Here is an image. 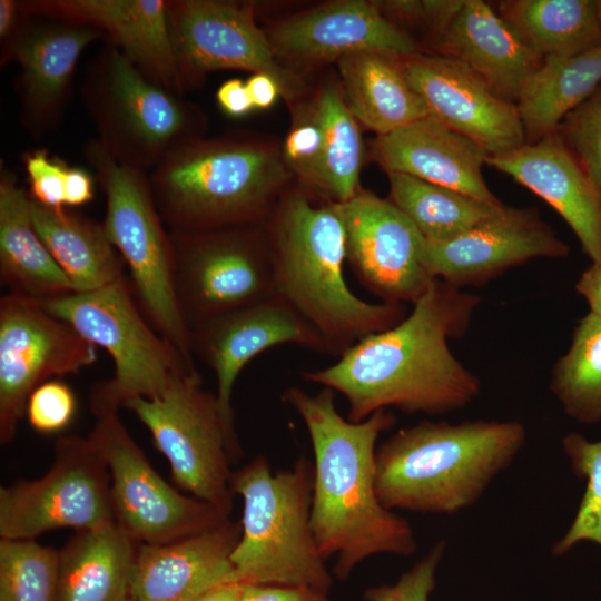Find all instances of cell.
I'll list each match as a JSON object with an SVG mask.
<instances>
[{
  "label": "cell",
  "instance_id": "b9f144b4",
  "mask_svg": "<svg viewBox=\"0 0 601 601\" xmlns=\"http://www.w3.org/2000/svg\"><path fill=\"white\" fill-rule=\"evenodd\" d=\"M29 180V197L37 204L63 210L65 177L68 165L51 157L45 148L32 149L22 155Z\"/></svg>",
  "mask_w": 601,
  "mask_h": 601
},
{
  "label": "cell",
  "instance_id": "30bf717a",
  "mask_svg": "<svg viewBox=\"0 0 601 601\" xmlns=\"http://www.w3.org/2000/svg\"><path fill=\"white\" fill-rule=\"evenodd\" d=\"M201 384L200 374H178L160 395L130 398L124 407L148 428L177 485L229 515L230 464L242 451L216 394Z\"/></svg>",
  "mask_w": 601,
  "mask_h": 601
},
{
  "label": "cell",
  "instance_id": "f907efd6",
  "mask_svg": "<svg viewBox=\"0 0 601 601\" xmlns=\"http://www.w3.org/2000/svg\"><path fill=\"white\" fill-rule=\"evenodd\" d=\"M243 583L229 581L200 593L190 601H239Z\"/></svg>",
  "mask_w": 601,
  "mask_h": 601
},
{
  "label": "cell",
  "instance_id": "44dd1931",
  "mask_svg": "<svg viewBox=\"0 0 601 601\" xmlns=\"http://www.w3.org/2000/svg\"><path fill=\"white\" fill-rule=\"evenodd\" d=\"M277 56L299 62H327L357 53L407 58L421 43L392 22L375 1L345 0L313 8L267 33Z\"/></svg>",
  "mask_w": 601,
  "mask_h": 601
},
{
  "label": "cell",
  "instance_id": "ac0fdd59",
  "mask_svg": "<svg viewBox=\"0 0 601 601\" xmlns=\"http://www.w3.org/2000/svg\"><path fill=\"white\" fill-rule=\"evenodd\" d=\"M401 62L430 116L472 139L490 156L526 144L515 104L500 97L463 61L421 52L402 58Z\"/></svg>",
  "mask_w": 601,
  "mask_h": 601
},
{
  "label": "cell",
  "instance_id": "2e32d148",
  "mask_svg": "<svg viewBox=\"0 0 601 601\" xmlns=\"http://www.w3.org/2000/svg\"><path fill=\"white\" fill-rule=\"evenodd\" d=\"M346 235V262L359 284L384 303L414 304L435 279L424 262L425 239L391 200L359 190L332 204Z\"/></svg>",
  "mask_w": 601,
  "mask_h": 601
},
{
  "label": "cell",
  "instance_id": "e575fe53",
  "mask_svg": "<svg viewBox=\"0 0 601 601\" xmlns=\"http://www.w3.org/2000/svg\"><path fill=\"white\" fill-rule=\"evenodd\" d=\"M550 390L572 420L601 421V316L579 319L570 347L552 367Z\"/></svg>",
  "mask_w": 601,
  "mask_h": 601
},
{
  "label": "cell",
  "instance_id": "484cf974",
  "mask_svg": "<svg viewBox=\"0 0 601 601\" xmlns=\"http://www.w3.org/2000/svg\"><path fill=\"white\" fill-rule=\"evenodd\" d=\"M437 55L466 63L503 99L514 102L542 56L530 49L493 7L465 0L434 38Z\"/></svg>",
  "mask_w": 601,
  "mask_h": 601
},
{
  "label": "cell",
  "instance_id": "4fadbf2b",
  "mask_svg": "<svg viewBox=\"0 0 601 601\" xmlns=\"http://www.w3.org/2000/svg\"><path fill=\"white\" fill-rule=\"evenodd\" d=\"M112 522L109 472L89 437L61 436L46 474L0 489L2 539H35L56 529L86 531Z\"/></svg>",
  "mask_w": 601,
  "mask_h": 601
},
{
  "label": "cell",
  "instance_id": "f35d334b",
  "mask_svg": "<svg viewBox=\"0 0 601 601\" xmlns=\"http://www.w3.org/2000/svg\"><path fill=\"white\" fill-rule=\"evenodd\" d=\"M444 552L445 542H437L395 583L371 587L365 591L364 599L366 601H428L435 588V575Z\"/></svg>",
  "mask_w": 601,
  "mask_h": 601
},
{
  "label": "cell",
  "instance_id": "d6a6232c",
  "mask_svg": "<svg viewBox=\"0 0 601 601\" xmlns=\"http://www.w3.org/2000/svg\"><path fill=\"white\" fill-rule=\"evenodd\" d=\"M390 200L415 225L426 242L452 239L493 217V206L465 194L410 175L388 173Z\"/></svg>",
  "mask_w": 601,
  "mask_h": 601
},
{
  "label": "cell",
  "instance_id": "8fae6325",
  "mask_svg": "<svg viewBox=\"0 0 601 601\" xmlns=\"http://www.w3.org/2000/svg\"><path fill=\"white\" fill-rule=\"evenodd\" d=\"M169 231L177 297L189 329L277 295L262 223Z\"/></svg>",
  "mask_w": 601,
  "mask_h": 601
},
{
  "label": "cell",
  "instance_id": "603a6c76",
  "mask_svg": "<svg viewBox=\"0 0 601 601\" xmlns=\"http://www.w3.org/2000/svg\"><path fill=\"white\" fill-rule=\"evenodd\" d=\"M29 17L88 24L100 30L147 78L181 95L167 0H22Z\"/></svg>",
  "mask_w": 601,
  "mask_h": 601
},
{
  "label": "cell",
  "instance_id": "7402d4cb",
  "mask_svg": "<svg viewBox=\"0 0 601 601\" xmlns=\"http://www.w3.org/2000/svg\"><path fill=\"white\" fill-rule=\"evenodd\" d=\"M486 165L546 201L572 229L591 262H601V191L556 131L489 156Z\"/></svg>",
  "mask_w": 601,
  "mask_h": 601
},
{
  "label": "cell",
  "instance_id": "1f68e13d",
  "mask_svg": "<svg viewBox=\"0 0 601 601\" xmlns=\"http://www.w3.org/2000/svg\"><path fill=\"white\" fill-rule=\"evenodd\" d=\"M496 11L542 57L572 56L601 45L597 0H504Z\"/></svg>",
  "mask_w": 601,
  "mask_h": 601
},
{
  "label": "cell",
  "instance_id": "f546056e",
  "mask_svg": "<svg viewBox=\"0 0 601 601\" xmlns=\"http://www.w3.org/2000/svg\"><path fill=\"white\" fill-rule=\"evenodd\" d=\"M31 215L38 235L73 293L95 290L125 277L124 262L102 223L68 208L55 210L32 199Z\"/></svg>",
  "mask_w": 601,
  "mask_h": 601
},
{
  "label": "cell",
  "instance_id": "7dc6e473",
  "mask_svg": "<svg viewBox=\"0 0 601 601\" xmlns=\"http://www.w3.org/2000/svg\"><path fill=\"white\" fill-rule=\"evenodd\" d=\"M245 83L254 109L269 108L282 92L278 82L266 73H253Z\"/></svg>",
  "mask_w": 601,
  "mask_h": 601
},
{
  "label": "cell",
  "instance_id": "5bb4252c",
  "mask_svg": "<svg viewBox=\"0 0 601 601\" xmlns=\"http://www.w3.org/2000/svg\"><path fill=\"white\" fill-rule=\"evenodd\" d=\"M97 347L37 302L0 298V442L9 443L31 393L97 362Z\"/></svg>",
  "mask_w": 601,
  "mask_h": 601
},
{
  "label": "cell",
  "instance_id": "836d02e7",
  "mask_svg": "<svg viewBox=\"0 0 601 601\" xmlns=\"http://www.w3.org/2000/svg\"><path fill=\"white\" fill-rule=\"evenodd\" d=\"M323 131V151L316 187L339 204L359 193L363 141L358 121L345 104L339 88L327 85L314 106Z\"/></svg>",
  "mask_w": 601,
  "mask_h": 601
},
{
  "label": "cell",
  "instance_id": "681fc988",
  "mask_svg": "<svg viewBox=\"0 0 601 601\" xmlns=\"http://www.w3.org/2000/svg\"><path fill=\"white\" fill-rule=\"evenodd\" d=\"M29 16L22 8L21 0H0V41H8L23 24Z\"/></svg>",
  "mask_w": 601,
  "mask_h": 601
},
{
  "label": "cell",
  "instance_id": "ba28073f",
  "mask_svg": "<svg viewBox=\"0 0 601 601\" xmlns=\"http://www.w3.org/2000/svg\"><path fill=\"white\" fill-rule=\"evenodd\" d=\"M80 95L102 148L147 174L204 128L195 105L147 78L108 41L87 65Z\"/></svg>",
  "mask_w": 601,
  "mask_h": 601
},
{
  "label": "cell",
  "instance_id": "8d00e7d4",
  "mask_svg": "<svg viewBox=\"0 0 601 601\" xmlns=\"http://www.w3.org/2000/svg\"><path fill=\"white\" fill-rule=\"evenodd\" d=\"M562 447L573 473L587 485L571 525L551 548L555 556L582 541L601 546V441L592 442L573 432L563 437Z\"/></svg>",
  "mask_w": 601,
  "mask_h": 601
},
{
  "label": "cell",
  "instance_id": "bcb514c9",
  "mask_svg": "<svg viewBox=\"0 0 601 601\" xmlns=\"http://www.w3.org/2000/svg\"><path fill=\"white\" fill-rule=\"evenodd\" d=\"M220 108L233 117H240L254 109L246 83L240 79H229L216 92Z\"/></svg>",
  "mask_w": 601,
  "mask_h": 601
},
{
  "label": "cell",
  "instance_id": "7bdbcfd3",
  "mask_svg": "<svg viewBox=\"0 0 601 601\" xmlns=\"http://www.w3.org/2000/svg\"><path fill=\"white\" fill-rule=\"evenodd\" d=\"M465 0H392L375 1L380 10L391 21L392 19L412 24H422L431 29L437 37Z\"/></svg>",
  "mask_w": 601,
  "mask_h": 601
},
{
  "label": "cell",
  "instance_id": "83f0119b",
  "mask_svg": "<svg viewBox=\"0 0 601 601\" xmlns=\"http://www.w3.org/2000/svg\"><path fill=\"white\" fill-rule=\"evenodd\" d=\"M137 544L117 522L78 531L60 549L57 601H132Z\"/></svg>",
  "mask_w": 601,
  "mask_h": 601
},
{
  "label": "cell",
  "instance_id": "6da1fadb",
  "mask_svg": "<svg viewBox=\"0 0 601 601\" xmlns=\"http://www.w3.org/2000/svg\"><path fill=\"white\" fill-rule=\"evenodd\" d=\"M480 303V296L435 278L396 325L359 339L336 363L303 377L342 394L346 418L354 423L390 407L426 415L463 410L479 396L481 382L449 341L466 332Z\"/></svg>",
  "mask_w": 601,
  "mask_h": 601
},
{
  "label": "cell",
  "instance_id": "f1b7e54d",
  "mask_svg": "<svg viewBox=\"0 0 601 601\" xmlns=\"http://www.w3.org/2000/svg\"><path fill=\"white\" fill-rule=\"evenodd\" d=\"M401 60L382 53H357L336 61L346 106L377 136L430 116L424 100L408 83Z\"/></svg>",
  "mask_w": 601,
  "mask_h": 601
},
{
  "label": "cell",
  "instance_id": "4dcf8cb0",
  "mask_svg": "<svg viewBox=\"0 0 601 601\" xmlns=\"http://www.w3.org/2000/svg\"><path fill=\"white\" fill-rule=\"evenodd\" d=\"M600 85L601 45L572 56L544 57L515 100L526 142L555 132Z\"/></svg>",
  "mask_w": 601,
  "mask_h": 601
},
{
  "label": "cell",
  "instance_id": "d6986e66",
  "mask_svg": "<svg viewBox=\"0 0 601 601\" xmlns=\"http://www.w3.org/2000/svg\"><path fill=\"white\" fill-rule=\"evenodd\" d=\"M569 246L535 207L503 206L493 217L445 242L425 240L430 274L456 288L479 286L534 258H564Z\"/></svg>",
  "mask_w": 601,
  "mask_h": 601
},
{
  "label": "cell",
  "instance_id": "52a82bcc",
  "mask_svg": "<svg viewBox=\"0 0 601 601\" xmlns=\"http://www.w3.org/2000/svg\"><path fill=\"white\" fill-rule=\"evenodd\" d=\"M106 196L105 231L129 269V283L139 308L161 335L195 366L190 329L175 284L174 249L152 196L148 174L116 161L96 138L83 147Z\"/></svg>",
  "mask_w": 601,
  "mask_h": 601
},
{
  "label": "cell",
  "instance_id": "277c9868",
  "mask_svg": "<svg viewBox=\"0 0 601 601\" xmlns=\"http://www.w3.org/2000/svg\"><path fill=\"white\" fill-rule=\"evenodd\" d=\"M518 421H421L386 439L375 489L391 511L455 514L474 505L526 442Z\"/></svg>",
  "mask_w": 601,
  "mask_h": 601
},
{
  "label": "cell",
  "instance_id": "816d5d0a",
  "mask_svg": "<svg viewBox=\"0 0 601 601\" xmlns=\"http://www.w3.org/2000/svg\"><path fill=\"white\" fill-rule=\"evenodd\" d=\"M598 17L601 24V0H597Z\"/></svg>",
  "mask_w": 601,
  "mask_h": 601
},
{
  "label": "cell",
  "instance_id": "74e56055",
  "mask_svg": "<svg viewBox=\"0 0 601 601\" xmlns=\"http://www.w3.org/2000/svg\"><path fill=\"white\" fill-rule=\"evenodd\" d=\"M601 191V85L556 129Z\"/></svg>",
  "mask_w": 601,
  "mask_h": 601
},
{
  "label": "cell",
  "instance_id": "ffe728a7",
  "mask_svg": "<svg viewBox=\"0 0 601 601\" xmlns=\"http://www.w3.org/2000/svg\"><path fill=\"white\" fill-rule=\"evenodd\" d=\"M190 344L194 357L201 359L215 374L216 396L231 428H235L234 384L254 357L284 344L327 354L317 331L278 295L193 327Z\"/></svg>",
  "mask_w": 601,
  "mask_h": 601
},
{
  "label": "cell",
  "instance_id": "d4e9b609",
  "mask_svg": "<svg viewBox=\"0 0 601 601\" xmlns=\"http://www.w3.org/2000/svg\"><path fill=\"white\" fill-rule=\"evenodd\" d=\"M373 154L386 174L410 175L489 205H502L482 173L490 154L431 116L377 136Z\"/></svg>",
  "mask_w": 601,
  "mask_h": 601
},
{
  "label": "cell",
  "instance_id": "3957f363",
  "mask_svg": "<svg viewBox=\"0 0 601 601\" xmlns=\"http://www.w3.org/2000/svg\"><path fill=\"white\" fill-rule=\"evenodd\" d=\"M262 225L277 295L317 331L328 355L339 357L359 339L406 316L404 304L370 303L348 287L345 228L332 204L315 206L306 194L295 191Z\"/></svg>",
  "mask_w": 601,
  "mask_h": 601
},
{
  "label": "cell",
  "instance_id": "5b68a950",
  "mask_svg": "<svg viewBox=\"0 0 601 601\" xmlns=\"http://www.w3.org/2000/svg\"><path fill=\"white\" fill-rule=\"evenodd\" d=\"M283 157L256 139L195 138L149 174L169 230L258 224L273 210L288 175Z\"/></svg>",
  "mask_w": 601,
  "mask_h": 601
},
{
  "label": "cell",
  "instance_id": "4316f807",
  "mask_svg": "<svg viewBox=\"0 0 601 601\" xmlns=\"http://www.w3.org/2000/svg\"><path fill=\"white\" fill-rule=\"evenodd\" d=\"M0 279L8 294L43 302L73 293L31 215V199L14 173L0 166Z\"/></svg>",
  "mask_w": 601,
  "mask_h": 601
},
{
  "label": "cell",
  "instance_id": "60d3db41",
  "mask_svg": "<svg viewBox=\"0 0 601 601\" xmlns=\"http://www.w3.org/2000/svg\"><path fill=\"white\" fill-rule=\"evenodd\" d=\"M323 151V131L314 108L302 116L289 130L283 148V160L307 184L316 187Z\"/></svg>",
  "mask_w": 601,
  "mask_h": 601
},
{
  "label": "cell",
  "instance_id": "ab89813d",
  "mask_svg": "<svg viewBox=\"0 0 601 601\" xmlns=\"http://www.w3.org/2000/svg\"><path fill=\"white\" fill-rule=\"evenodd\" d=\"M77 402L72 390L63 382L50 380L39 385L29 396L26 416L40 433H56L72 420Z\"/></svg>",
  "mask_w": 601,
  "mask_h": 601
},
{
  "label": "cell",
  "instance_id": "9c48e42d",
  "mask_svg": "<svg viewBox=\"0 0 601 601\" xmlns=\"http://www.w3.org/2000/svg\"><path fill=\"white\" fill-rule=\"evenodd\" d=\"M38 304L111 357L115 375L95 388L92 411L119 410L130 398L156 397L176 375L199 374L151 326L126 277Z\"/></svg>",
  "mask_w": 601,
  "mask_h": 601
},
{
  "label": "cell",
  "instance_id": "7c38bea8",
  "mask_svg": "<svg viewBox=\"0 0 601 601\" xmlns=\"http://www.w3.org/2000/svg\"><path fill=\"white\" fill-rule=\"evenodd\" d=\"M89 439L105 461L116 522L138 544H162L215 528L229 515L195 496L181 494L151 466L118 416L92 411Z\"/></svg>",
  "mask_w": 601,
  "mask_h": 601
},
{
  "label": "cell",
  "instance_id": "9a60e30c",
  "mask_svg": "<svg viewBox=\"0 0 601 601\" xmlns=\"http://www.w3.org/2000/svg\"><path fill=\"white\" fill-rule=\"evenodd\" d=\"M167 17L181 93L206 73L225 69L269 75L288 97L299 89L298 77L277 61L252 4L167 0Z\"/></svg>",
  "mask_w": 601,
  "mask_h": 601
},
{
  "label": "cell",
  "instance_id": "d590c367",
  "mask_svg": "<svg viewBox=\"0 0 601 601\" xmlns=\"http://www.w3.org/2000/svg\"><path fill=\"white\" fill-rule=\"evenodd\" d=\"M60 550L35 539L0 541V601H57Z\"/></svg>",
  "mask_w": 601,
  "mask_h": 601
},
{
  "label": "cell",
  "instance_id": "cb8c5ba5",
  "mask_svg": "<svg viewBox=\"0 0 601 601\" xmlns=\"http://www.w3.org/2000/svg\"><path fill=\"white\" fill-rule=\"evenodd\" d=\"M240 523L226 520L206 531L162 544H138L132 601H190L218 584L238 581L231 553Z\"/></svg>",
  "mask_w": 601,
  "mask_h": 601
},
{
  "label": "cell",
  "instance_id": "8992f818",
  "mask_svg": "<svg viewBox=\"0 0 601 601\" xmlns=\"http://www.w3.org/2000/svg\"><path fill=\"white\" fill-rule=\"evenodd\" d=\"M313 483V463L305 456L290 469L272 471L258 455L233 472V493L243 500L240 536L231 553L239 582L328 592L332 575L311 523Z\"/></svg>",
  "mask_w": 601,
  "mask_h": 601
},
{
  "label": "cell",
  "instance_id": "f6af8a7d",
  "mask_svg": "<svg viewBox=\"0 0 601 601\" xmlns=\"http://www.w3.org/2000/svg\"><path fill=\"white\" fill-rule=\"evenodd\" d=\"M95 178L79 167H69L65 177V205L67 208L88 204L95 197Z\"/></svg>",
  "mask_w": 601,
  "mask_h": 601
},
{
  "label": "cell",
  "instance_id": "e0dca14e",
  "mask_svg": "<svg viewBox=\"0 0 601 601\" xmlns=\"http://www.w3.org/2000/svg\"><path fill=\"white\" fill-rule=\"evenodd\" d=\"M106 36L79 22L28 17L1 43V67L17 63L14 89L19 121L39 141L62 121L72 95L75 72L85 49Z\"/></svg>",
  "mask_w": 601,
  "mask_h": 601
},
{
  "label": "cell",
  "instance_id": "7a4b0ae2",
  "mask_svg": "<svg viewBox=\"0 0 601 601\" xmlns=\"http://www.w3.org/2000/svg\"><path fill=\"white\" fill-rule=\"evenodd\" d=\"M282 400L303 420L312 443L311 523L322 556L336 555V578L346 580L376 554L412 555L417 546L412 526L383 506L375 489L376 443L395 425V415L383 410L349 422L338 413L334 392L325 387L309 394L292 386Z\"/></svg>",
  "mask_w": 601,
  "mask_h": 601
},
{
  "label": "cell",
  "instance_id": "ee69618b",
  "mask_svg": "<svg viewBox=\"0 0 601 601\" xmlns=\"http://www.w3.org/2000/svg\"><path fill=\"white\" fill-rule=\"evenodd\" d=\"M239 601H329L327 592L307 587L243 583Z\"/></svg>",
  "mask_w": 601,
  "mask_h": 601
},
{
  "label": "cell",
  "instance_id": "c3c4849f",
  "mask_svg": "<svg viewBox=\"0 0 601 601\" xmlns=\"http://www.w3.org/2000/svg\"><path fill=\"white\" fill-rule=\"evenodd\" d=\"M575 290L588 303L589 313L601 316V262L592 263L581 274Z\"/></svg>",
  "mask_w": 601,
  "mask_h": 601
}]
</instances>
